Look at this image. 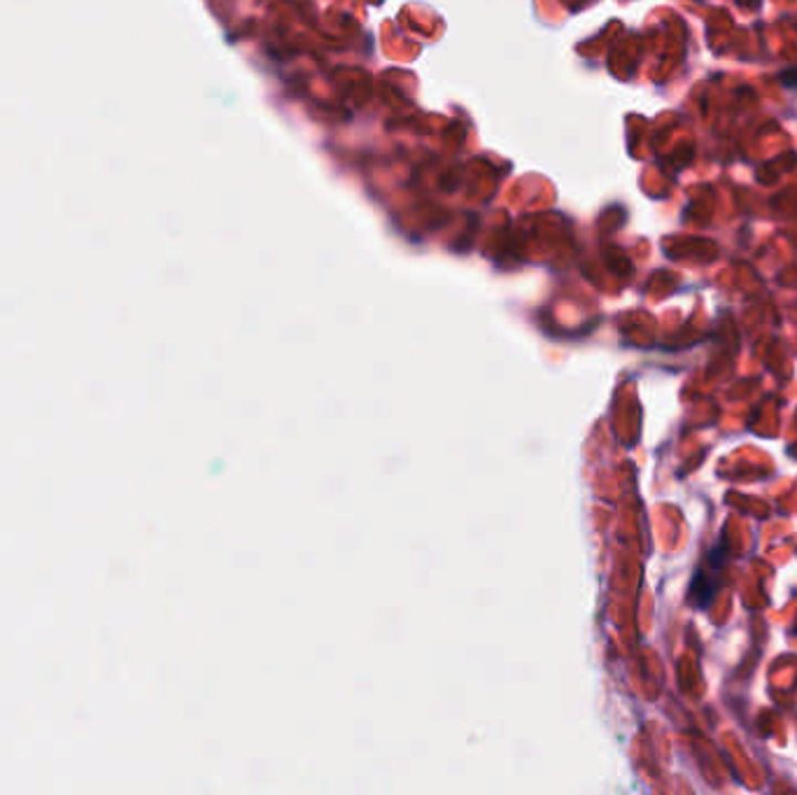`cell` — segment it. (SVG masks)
I'll return each mask as SVG.
<instances>
[{
	"label": "cell",
	"instance_id": "obj_1",
	"mask_svg": "<svg viewBox=\"0 0 797 795\" xmlns=\"http://www.w3.org/2000/svg\"><path fill=\"white\" fill-rule=\"evenodd\" d=\"M725 540H721L719 546L711 548L704 557V563L695 572L691 588H688V602L698 609H706L711 602H714L719 588H721V572L725 563Z\"/></svg>",
	"mask_w": 797,
	"mask_h": 795
}]
</instances>
